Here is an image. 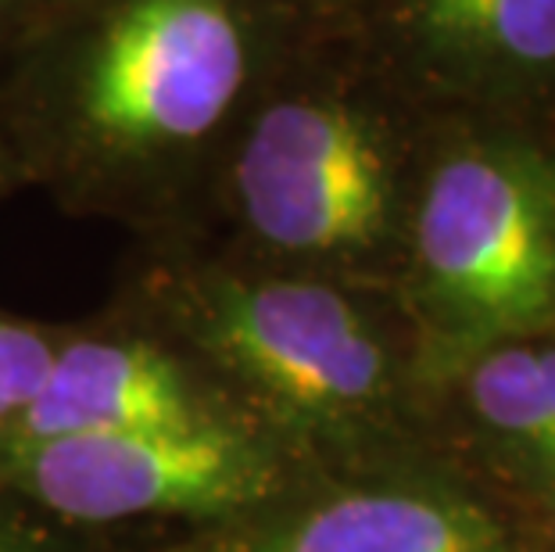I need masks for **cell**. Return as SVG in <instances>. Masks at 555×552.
Segmentation results:
<instances>
[{
  "mask_svg": "<svg viewBox=\"0 0 555 552\" xmlns=\"http://www.w3.org/2000/svg\"><path fill=\"white\" fill-rule=\"evenodd\" d=\"M305 0H47L0 43L18 180L82 216L197 230L244 115L301 54Z\"/></svg>",
  "mask_w": 555,
  "mask_h": 552,
  "instance_id": "6da1fadb",
  "label": "cell"
},
{
  "mask_svg": "<svg viewBox=\"0 0 555 552\" xmlns=\"http://www.w3.org/2000/svg\"><path fill=\"white\" fill-rule=\"evenodd\" d=\"M376 287L165 252L137 320L191 356L305 474L398 463L423 384L405 312Z\"/></svg>",
  "mask_w": 555,
  "mask_h": 552,
  "instance_id": "7a4b0ae2",
  "label": "cell"
},
{
  "mask_svg": "<svg viewBox=\"0 0 555 552\" xmlns=\"http://www.w3.org/2000/svg\"><path fill=\"white\" fill-rule=\"evenodd\" d=\"M420 151L362 76L301 51L244 115L208 208L237 262L376 287L401 266Z\"/></svg>",
  "mask_w": 555,
  "mask_h": 552,
  "instance_id": "3957f363",
  "label": "cell"
},
{
  "mask_svg": "<svg viewBox=\"0 0 555 552\" xmlns=\"http://www.w3.org/2000/svg\"><path fill=\"white\" fill-rule=\"evenodd\" d=\"M398 305L423 381L555 326V151L513 129H455L420 151Z\"/></svg>",
  "mask_w": 555,
  "mask_h": 552,
  "instance_id": "277c9868",
  "label": "cell"
},
{
  "mask_svg": "<svg viewBox=\"0 0 555 552\" xmlns=\"http://www.w3.org/2000/svg\"><path fill=\"white\" fill-rule=\"evenodd\" d=\"M305 470L247 420L79 434L0 449V491L122 552L169 542L301 485ZM129 549V552H133Z\"/></svg>",
  "mask_w": 555,
  "mask_h": 552,
  "instance_id": "5b68a950",
  "label": "cell"
},
{
  "mask_svg": "<svg viewBox=\"0 0 555 552\" xmlns=\"http://www.w3.org/2000/svg\"><path fill=\"white\" fill-rule=\"evenodd\" d=\"M133 552H513L459 480L405 463L312 474L251 513Z\"/></svg>",
  "mask_w": 555,
  "mask_h": 552,
  "instance_id": "8992f818",
  "label": "cell"
},
{
  "mask_svg": "<svg viewBox=\"0 0 555 552\" xmlns=\"http://www.w3.org/2000/svg\"><path fill=\"white\" fill-rule=\"evenodd\" d=\"M208 420L247 416L172 337L133 316L108 326L62 331L37 398L0 438V449Z\"/></svg>",
  "mask_w": 555,
  "mask_h": 552,
  "instance_id": "52a82bcc",
  "label": "cell"
},
{
  "mask_svg": "<svg viewBox=\"0 0 555 552\" xmlns=\"http://www.w3.org/2000/svg\"><path fill=\"white\" fill-rule=\"evenodd\" d=\"M384 54L430 98L516 104L555 87V0H365Z\"/></svg>",
  "mask_w": 555,
  "mask_h": 552,
  "instance_id": "ba28073f",
  "label": "cell"
},
{
  "mask_svg": "<svg viewBox=\"0 0 555 552\" xmlns=\"http://www.w3.org/2000/svg\"><path fill=\"white\" fill-rule=\"evenodd\" d=\"M477 431L530 477L555 485V337L491 345L444 373Z\"/></svg>",
  "mask_w": 555,
  "mask_h": 552,
  "instance_id": "9c48e42d",
  "label": "cell"
},
{
  "mask_svg": "<svg viewBox=\"0 0 555 552\" xmlns=\"http://www.w3.org/2000/svg\"><path fill=\"white\" fill-rule=\"evenodd\" d=\"M62 331L0 312V438L15 427L51 370Z\"/></svg>",
  "mask_w": 555,
  "mask_h": 552,
  "instance_id": "30bf717a",
  "label": "cell"
},
{
  "mask_svg": "<svg viewBox=\"0 0 555 552\" xmlns=\"http://www.w3.org/2000/svg\"><path fill=\"white\" fill-rule=\"evenodd\" d=\"M0 552H115L87 535L65 531L43 516L18 506L0 491Z\"/></svg>",
  "mask_w": 555,
  "mask_h": 552,
  "instance_id": "8fae6325",
  "label": "cell"
},
{
  "mask_svg": "<svg viewBox=\"0 0 555 552\" xmlns=\"http://www.w3.org/2000/svg\"><path fill=\"white\" fill-rule=\"evenodd\" d=\"M47 0H0V43L26 22L33 11H40Z\"/></svg>",
  "mask_w": 555,
  "mask_h": 552,
  "instance_id": "7c38bea8",
  "label": "cell"
},
{
  "mask_svg": "<svg viewBox=\"0 0 555 552\" xmlns=\"http://www.w3.org/2000/svg\"><path fill=\"white\" fill-rule=\"evenodd\" d=\"M15 183H22V180H18V169H15V158H11V151H8L4 126H0V197H4Z\"/></svg>",
  "mask_w": 555,
  "mask_h": 552,
  "instance_id": "4fadbf2b",
  "label": "cell"
},
{
  "mask_svg": "<svg viewBox=\"0 0 555 552\" xmlns=\"http://www.w3.org/2000/svg\"><path fill=\"white\" fill-rule=\"evenodd\" d=\"M365 0H305V8L312 11V15H348V11H359Z\"/></svg>",
  "mask_w": 555,
  "mask_h": 552,
  "instance_id": "5bb4252c",
  "label": "cell"
}]
</instances>
